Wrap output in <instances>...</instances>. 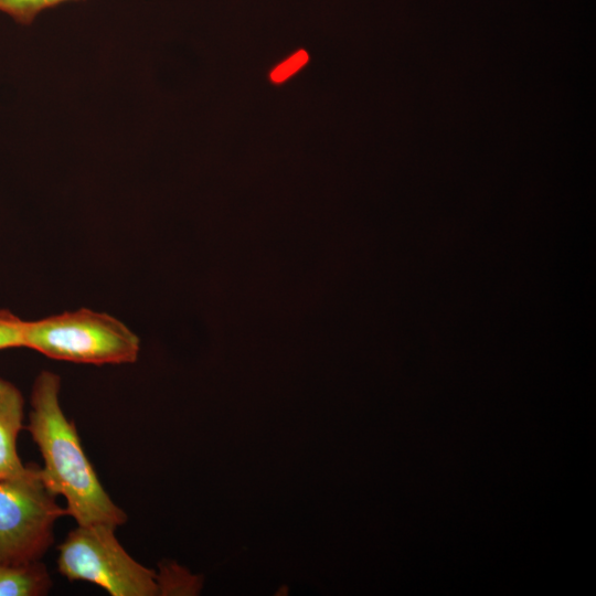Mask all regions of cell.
Returning <instances> with one entry per match:
<instances>
[{
	"instance_id": "obj_1",
	"label": "cell",
	"mask_w": 596,
	"mask_h": 596,
	"mask_svg": "<svg viewBox=\"0 0 596 596\" xmlns=\"http://www.w3.org/2000/svg\"><path fill=\"white\" fill-rule=\"evenodd\" d=\"M61 377L42 371L31 391V411L26 426L44 465L46 486L66 501V514L77 525L106 524L117 528L127 514L105 491L87 458L77 429L67 419L60 403Z\"/></svg>"
},
{
	"instance_id": "obj_2",
	"label": "cell",
	"mask_w": 596,
	"mask_h": 596,
	"mask_svg": "<svg viewBox=\"0 0 596 596\" xmlns=\"http://www.w3.org/2000/svg\"><path fill=\"white\" fill-rule=\"evenodd\" d=\"M22 347L47 358L83 364L137 361L138 336L119 319L87 308L25 321Z\"/></svg>"
},
{
	"instance_id": "obj_3",
	"label": "cell",
	"mask_w": 596,
	"mask_h": 596,
	"mask_svg": "<svg viewBox=\"0 0 596 596\" xmlns=\"http://www.w3.org/2000/svg\"><path fill=\"white\" fill-rule=\"evenodd\" d=\"M46 486L41 468L25 465L0 480V563L40 561L54 542V524L66 514Z\"/></svg>"
},
{
	"instance_id": "obj_4",
	"label": "cell",
	"mask_w": 596,
	"mask_h": 596,
	"mask_svg": "<svg viewBox=\"0 0 596 596\" xmlns=\"http://www.w3.org/2000/svg\"><path fill=\"white\" fill-rule=\"evenodd\" d=\"M106 524L77 525L58 545L56 567L68 581H84L111 596L159 595L157 574L134 560Z\"/></svg>"
},
{
	"instance_id": "obj_5",
	"label": "cell",
	"mask_w": 596,
	"mask_h": 596,
	"mask_svg": "<svg viewBox=\"0 0 596 596\" xmlns=\"http://www.w3.org/2000/svg\"><path fill=\"white\" fill-rule=\"evenodd\" d=\"M24 398L10 381L0 379V480L13 477L25 468L17 449L23 428Z\"/></svg>"
},
{
	"instance_id": "obj_6",
	"label": "cell",
	"mask_w": 596,
	"mask_h": 596,
	"mask_svg": "<svg viewBox=\"0 0 596 596\" xmlns=\"http://www.w3.org/2000/svg\"><path fill=\"white\" fill-rule=\"evenodd\" d=\"M52 584L41 560L22 564L0 563V596H43Z\"/></svg>"
},
{
	"instance_id": "obj_7",
	"label": "cell",
	"mask_w": 596,
	"mask_h": 596,
	"mask_svg": "<svg viewBox=\"0 0 596 596\" xmlns=\"http://www.w3.org/2000/svg\"><path fill=\"white\" fill-rule=\"evenodd\" d=\"M76 0H0V12L17 23L29 25L42 11Z\"/></svg>"
},
{
	"instance_id": "obj_8",
	"label": "cell",
	"mask_w": 596,
	"mask_h": 596,
	"mask_svg": "<svg viewBox=\"0 0 596 596\" xmlns=\"http://www.w3.org/2000/svg\"><path fill=\"white\" fill-rule=\"evenodd\" d=\"M157 576L159 594H191L198 587L194 577L177 566H166Z\"/></svg>"
},
{
	"instance_id": "obj_9",
	"label": "cell",
	"mask_w": 596,
	"mask_h": 596,
	"mask_svg": "<svg viewBox=\"0 0 596 596\" xmlns=\"http://www.w3.org/2000/svg\"><path fill=\"white\" fill-rule=\"evenodd\" d=\"M24 320L8 309H0V350L22 347Z\"/></svg>"
}]
</instances>
